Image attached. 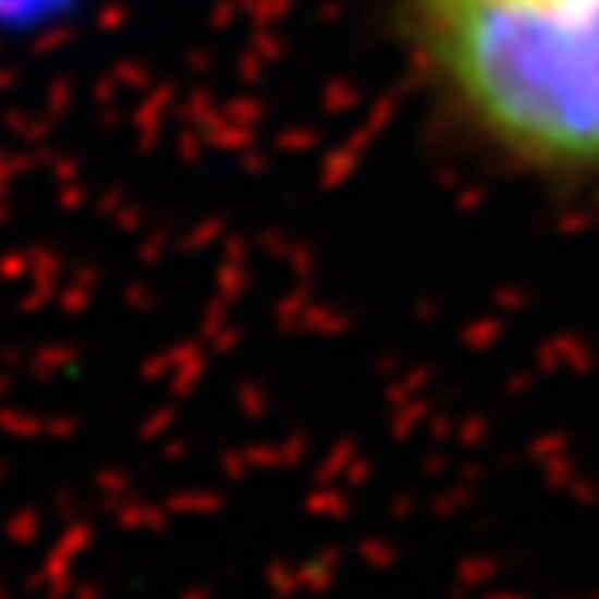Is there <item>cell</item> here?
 Returning <instances> with one entry per match:
<instances>
[{
    "label": "cell",
    "mask_w": 599,
    "mask_h": 599,
    "mask_svg": "<svg viewBox=\"0 0 599 599\" xmlns=\"http://www.w3.org/2000/svg\"><path fill=\"white\" fill-rule=\"evenodd\" d=\"M433 68L508 150L599 167V0H416Z\"/></svg>",
    "instance_id": "1"
}]
</instances>
